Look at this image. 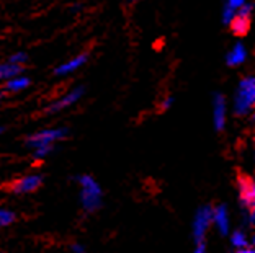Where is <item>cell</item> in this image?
Wrapping results in <instances>:
<instances>
[{
    "instance_id": "6da1fadb",
    "label": "cell",
    "mask_w": 255,
    "mask_h": 253,
    "mask_svg": "<svg viewBox=\"0 0 255 253\" xmlns=\"http://www.w3.org/2000/svg\"><path fill=\"white\" fill-rule=\"evenodd\" d=\"M75 185L79 188V204L87 214H94L103 204L102 185L92 175L80 173L74 176Z\"/></svg>"
},
{
    "instance_id": "7a4b0ae2",
    "label": "cell",
    "mask_w": 255,
    "mask_h": 253,
    "mask_svg": "<svg viewBox=\"0 0 255 253\" xmlns=\"http://www.w3.org/2000/svg\"><path fill=\"white\" fill-rule=\"evenodd\" d=\"M71 134L67 126H53V128H41L25 137V146L33 151L38 147H56L59 142H64Z\"/></svg>"
},
{
    "instance_id": "3957f363",
    "label": "cell",
    "mask_w": 255,
    "mask_h": 253,
    "mask_svg": "<svg viewBox=\"0 0 255 253\" xmlns=\"http://www.w3.org/2000/svg\"><path fill=\"white\" fill-rule=\"evenodd\" d=\"M255 108V77L242 79L234 95V111L241 116L249 114Z\"/></svg>"
},
{
    "instance_id": "277c9868",
    "label": "cell",
    "mask_w": 255,
    "mask_h": 253,
    "mask_svg": "<svg viewBox=\"0 0 255 253\" xmlns=\"http://www.w3.org/2000/svg\"><path fill=\"white\" fill-rule=\"evenodd\" d=\"M85 95V87L84 85H75V87L69 88L66 93L59 95L57 98L51 100L48 105L44 106L43 113L48 114V116H54V114H59L62 111L69 110V108L75 106L77 103L84 98Z\"/></svg>"
},
{
    "instance_id": "5b68a950",
    "label": "cell",
    "mask_w": 255,
    "mask_h": 253,
    "mask_svg": "<svg viewBox=\"0 0 255 253\" xmlns=\"http://www.w3.org/2000/svg\"><path fill=\"white\" fill-rule=\"evenodd\" d=\"M44 183V175L39 171H30L18 178H15L13 181H10L8 191L15 196H26V194L36 193Z\"/></svg>"
},
{
    "instance_id": "8992f818",
    "label": "cell",
    "mask_w": 255,
    "mask_h": 253,
    "mask_svg": "<svg viewBox=\"0 0 255 253\" xmlns=\"http://www.w3.org/2000/svg\"><path fill=\"white\" fill-rule=\"evenodd\" d=\"M211 224H213V208L203 206V208L196 211V214L193 217V237L196 240V244L205 240V235Z\"/></svg>"
},
{
    "instance_id": "52a82bcc",
    "label": "cell",
    "mask_w": 255,
    "mask_h": 253,
    "mask_svg": "<svg viewBox=\"0 0 255 253\" xmlns=\"http://www.w3.org/2000/svg\"><path fill=\"white\" fill-rule=\"evenodd\" d=\"M90 59V54L89 53H79L72 57H69L67 61L61 62L59 66H56V69L53 71L54 77H59V79H64V77H69L75 74L77 71H80L84 66H87V62Z\"/></svg>"
},
{
    "instance_id": "ba28073f",
    "label": "cell",
    "mask_w": 255,
    "mask_h": 253,
    "mask_svg": "<svg viewBox=\"0 0 255 253\" xmlns=\"http://www.w3.org/2000/svg\"><path fill=\"white\" fill-rule=\"evenodd\" d=\"M229 26H231V30H233V33L237 34V36L246 34L249 31V28H251V5L246 3L244 7L237 10L234 18L229 21Z\"/></svg>"
},
{
    "instance_id": "9c48e42d",
    "label": "cell",
    "mask_w": 255,
    "mask_h": 253,
    "mask_svg": "<svg viewBox=\"0 0 255 253\" xmlns=\"http://www.w3.org/2000/svg\"><path fill=\"white\" fill-rule=\"evenodd\" d=\"M226 116H228V105L223 95H216L213 98V123L218 131L224 129L226 126Z\"/></svg>"
},
{
    "instance_id": "30bf717a",
    "label": "cell",
    "mask_w": 255,
    "mask_h": 253,
    "mask_svg": "<svg viewBox=\"0 0 255 253\" xmlns=\"http://www.w3.org/2000/svg\"><path fill=\"white\" fill-rule=\"evenodd\" d=\"M31 87V79L26 76L25 72L20 74V76H16L13 79L7 80L2 88L5 90V93L7 95H16V93H21V91H25Z\"/></svg>"
},
{
    "instance_id": "8fae6325",
    "label": "cell",
    "mask_w": 255,
    "mask_h": 253,
    "mask_svg": "<svg viewBox=\"0 0 255 253\" xmlns=\"http://www.w3.org/2000/svg\"><path fill=\"white\" fill-rule=\"evenodd\" d=\"M213 224L216 226L219 234L226 235L229 232L231 219H229V211L226 206H218V208L213 209Z\"/></svg>"
},
{
    "instance_id": "7c38bea8",
    "label": "cell",
    "mask_w": 255,
    "mask_h": 253,
    "mask_svg": "<svg viewBox=\"0 0 255 253\" xmlns=\"http://www.w3.org/2000/svg\"><path fill=\"white\" fill-rule=\"evenodd\" d=\"M239 191L242 203L246 206H251L255 201V180H252V178H241Z\"/></svg>"
},
{
    "instance_id": "4fadbf2b",
    "label": "cell",
    "mask_w": 255,
    "mask_h": 253,
    "mask_svg": "<svg viewBox=\"0 0 255 253\" xmlns=\"http://www.w3.org/2000/svg\"><path fill=\"white\" fill-rule=\"evenodd\" d=\"M23 72H25V67L11 64L10 61H2L0 62V85H3L7 80L20 76Z\"/></svg>"
},
{
    "instance_id": "5bb4252c",
    "label": "cell",
    "mask_w": 255,
    "mask_h": 253,
    "mask_svg": "<svg viewBox=\"0 0 255 253\" xmlns=\"http://www.w3.org/2000/svg\"><path fill=\"white\" fill-rule=\"evenodd\" d=\"M226 59H228L229 66H241L242 62L247 59V49L241 43L236 44V46L231 48V51L228 53V57H226Z\"/></svg>"
},
{
    "instance_id": "9a60e30c",
    "label": "cell",
    "mask_w": 255,
    "mask_h": 253,
    "mask_svg": "<svg viewBox=\"0 0 255 253\" xmlns=\"http://www.w3.org/2000/svg\"><path fill=\"white\" fill-rule=\"evenodd\" d=\"M246 5V0H226V5H224V10H223V20L228 23L234 18L236 11L242 8Z\"/></svg>"
},
{
    "instance_id": "2e32d148",
    "label": "cell",
    "mask_w": 255,
    "mask_h": 253,
    "mask_svg": "<svg viewBox=\"0 0 255 253\" xmlns=\"http://www.w3.org/2000/svg\"><path fill=\"white\" fill-rule=\"evenodd\" d=\"M16 212L10 208H0V229H7L16 222Z\"/></svg>"
},
{
    "instance_id": "e0dca14e",
    "label": "cell",
    "mask_w": 255,
    "mask_h": 253,
    "mask_svg": "<svg viewBox=\"0 0 255 253\" xmlns=\"http://www.w3.org/2000/svg\"><path fill=\"white\" fill-rule=\"evenodd\" d=\"M11 64H16V66H21V67H26V64L30 62V56H28L25 51H16V53L10 54L8 59Z\"/></svg>"
},
{
    "instance_id": "ac0fdd59",
    "label": "cell",
    "mask_w": 255,
    "mask_h": 253,
    "mask_svg": "<svg viewBox=\"0 0 255 253\" xmlns=\"http://www.w3.org/2000/svg\"><path fill=\"white\" fill-rule=\"evenodd\" d=\"M231 244H233L237 250L246 249V247H247V235L242 231L233 232V234H231Z\"/></svg>"
},
{
    "instance_id": "d6986e66",
    "label": "cell",
    "mask_w": 255,
    "mask_h": 253,
    "mask_svg": "<svg viewBox=\"0 0 255 253\" xmlns=\"http://www.w3.org/2000/svg\"><path fill=\"white\" fill-rule=\"evenodd\" d=\"M56 151V147H38V149H33L31 151V155L34 160H38V162H41V160H46L49 157L51 154Z\"/></svg>"
},
{
    "instance_id": "ffe728a7",
    "label": "cell",
    "mask_w": 255,
    "mask_h": 253,
    "mask_svg": "<svg viewBox=\"0 0 255 253\" xmlns=\"http://www.w3.org/2000/svg\"><path fill=\"white\" fill-rule=\"evenodd\" d=\"M71 253H89V250H87V247L84 244L74 242L71 244Z\"/></svg>"
},
{
    "instance_id": "44dd1931",
    "label": "cell",
    "mask_w": 255,
    "mask_h": 253,
    "mask_svg": "<svg viewBox=\"0 0 255 253\" xmlns=\"http://www.w3.org/2000/svg\"><path fill=\"white\" fill-rule=\"evenodd\" d=\"M172 103H173V98H172V96H167V98L162 100L160 108H162V110H169V108L172 106Z\"/></svg>"
},
{
    "instance_id": "7402d4cb",
    "label": "cell",
    "mask_w": 255,
    "mask_h": 253,
    "mask_svg": "<svg viewBox=\"0 0 255 253\" xmlns=\"http://www.w3.org/2000/svg\"><path fill=\"white\" fill-rule=\"evenodd\" d=\"M249 219H251L252 224H255V201L249 206Z\"/></svg>"
},
{
    "instance_id": "603a6c76",
    "label": "cell",
    "mask_w": 255,
    "mask_h": 253,
    "mask_svg": "<svg viewBox=\"0 0 255 253\" xmlns=\"http://www.w3.org/2000/svg\"><path fill=\"white\" fill-rule=\"evenodd\" d=\"M193 253H206V247H205V244H203V242L196 244V249H195Z\"/></svg>"
},
{
    "instance_id": "cb8c5ba5",
    "label": "cell",
    "mask_w": 255,
    "mask_h": 253,
    "mask_svg": "<svg viewBox=\"0 0 255 253\" xmlns=\"http://www.w3.org/2000/svg\"><path fill=\"white\" fill-rule=\"evenodd\" d=\"M5 98H7V93H5V90L2 88V85H0V103H2Z\"/></svg>"
},
{
    "instance_id": "d4e9b609",
    "label": "cell",
    "mask_w": 255,
    "mask_h": 253,
    "mask_svg": "<svg viewBox=\"0 0 255 253\" xmlns=\"http://www.w3.org/2000/svg\"><path fill=\"white\" fill-rule=\"evenodd\" d=\"M236 253H255V250H251V249H241V250H237Z\"/></svg>"
},
{
    "instance_id": "484cf974",
    "label": "cell",
    "mask_w": 255,
    "mask_h": 253,
    "mask_svg": "<svg viewBox=\"0 0 255 253\" xmlns=\"http://www.w3.org/2000/svg\"><path fill=\"white\" fill-rule=\"evenodd\" d=\"M3 132H5V128H3L2 124H0V134H3Z\"/></svg>"
},
{
    "instance_id": "4316f807",
    "label": "cell",
    "mask_w": 255,
    "mask_h": 253,
    "mask_svg": "<svg viewBox=\"0 0 255 253\" xmlns=\"http://www.w3.org/2000/svg\"><path fill=\"white\" fill-rule=\"evenodd\" d=\"M254 154H255V142H254Z\"/></svg>"
},
{
    "instance_id": "83f0119b",
    "label": "cell",
    "mask_w": 255,
    "mask_h": 253,
    "mask_svg": "<svg viewBox=\"0 0 255 253\" xmlns=\"http://www.w3.org/2000/svg\"><path fill=\"white\" fill-rule=\"evenodd\" d=\"M254 119H255V108H254Z\"/></svg>"
},
{
    "instance_id": "f1b7e54d",
    "label": "cell",
    "mask_w": 255,
    "mask_h": 253,
    "mask_svg": "<svg viewBox=\"0 0 255 253\" xmlns=\"http://www.w3.org/2000/svg\"><path fill=\"white\" fill-rule=\"evenodd\" d=\"M0 253H8V252H0Z\"/></svg>"
}]
</instances>
